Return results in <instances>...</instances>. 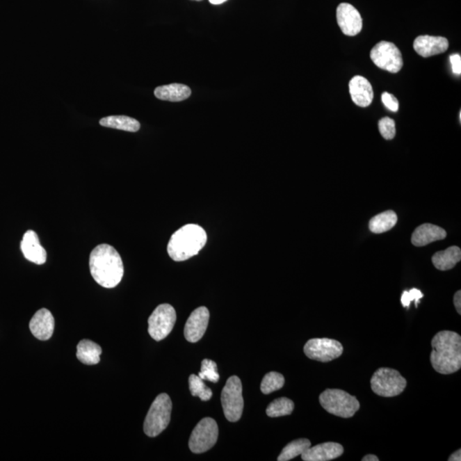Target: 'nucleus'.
<instances>
[{
    "instance_id": "f03ea898",
    "label": "nucleus",
    "mask_w": 461,
    "mask_h": 461,
    "mask_svg": "<svg viewBox=\"0 0 461 461\" xmlns=\"http://www.w3.org/2000/svg\"><path fill=\"white\" fill-rule=\"evenodd\" d=\"M430 363L436 372L448 375L461 367V337L455 332L442 331L434 336Z\"/></svg>"
},
{
    "instance_id": "20e7f679",
    "label": "nucleus",
    "mask_w": 461,
    "mask_h": 461,
    "mask_svg": "<svg viewBox=\"0 0 461 461\" xmlns=\"http://www.w3.org/2000/svg\"><path fill=\"white\" fill-rule=\"evenodd\" d=\"M320 403L329 414L344 419L353 417L359 410L356 397L339 389H325L320 396Z\"/></svg>"
},
{
    "instance_id": "4be33fe9",
    "label": "nucleus",
    "mask_w": 461,
    "mask_h": 461,
    "mask_svg": "<svg viewBox=\"0 0 461 461\" xmlns=\"http://www.w3.org/2000/svg\"><path fill=\"white\" fill-rule=\"evenodd\" d=\"M102 348L91 340H81L77 346V359L85 365H96L100 362Z\"/></svg>"
},
{
    "instance_id": "2f4dec72",
    "label": "nucleus",
    "mask_w": 461,
    "mask_h": 461,
    "mask_svg": "<svg viewBox=\"0 0 461 461\" xmlns=\"http://www.w3.org/2000/svg\"><path fill=\"white\" fill-rule=\"evenodd\" d=\"M382 102L385 104L386 108L392 112H397L399 110V102L394 95L389 92H384L381 96Z\"/></svg>"
},
{
    "instance_id": "e433bc0d",
    "label": "nucleus",
    "mask_w": 461,
    "mask_h": 461,
    "mask_svg": "<svg viewBox=\"0 0 461 461\" xmlns=\"http://www.w3.org/2000/svg\"><path fill=\"white\" fill-rule=\"evenodd\" d=\"M209 2L212 3V5H221V3H223L227 0H209Z\"/></svg>"
},
{
    "instance_id": "f257e3e1",
    "label": "nucleus",
    "mask_w": 461,
    "mask_h": 461,
    "mask_svg": "<svg viewBox=\"0 0 461 461\" xmlns=\"http://www.w3.org/2000/svg\"><path fill=\"white\" fill-rule=\"evenodd\" d=\"M89 267L92 278L104 288L118 286L124 275L121 256L113 246L107 243H102L92 250L90 254Z\"/></svg>"
},
{
    "instance_id": "9d476101",
    "label": "nucleus",
    "mask_w": 461,
    "mask_h": 461,
    "mask_svg": "<svg viewBox=\"0 0 461 461\" xmlns=\"http://www.w3.org/2000/svg\"><path fill=\"white\" fill-rule=\"evenodd\" d=\"M374 65L389 73H398L403 66L402 52L395 44L381 41L375 46L370 54Z\"/></svg>"
},
{
    "instance_id": "c85d7f7f",
    "label": "nucleus",
    "mask_w": 461,
    "mask_h": 461,
    "mask_svg": "<svg viewBox=\"0 0 461 461\" xmlns=\"http://www.w3.org/2000/svg\"><path fill=\"white\" fill-rule=\"evenodd\" d=\"M198 376L202 380H208L212 383H217L220 380V375L217 372L216 363L211 359H204L202 362L201 371L198 373Z\"/></svg>"
},
{
    "instance_id": "4c0bfd02",
    "label": "nucleus",
    "mask_w": 461,
    "mask_h": 461,
    "mask_svg": "<svg viewBox=\"0 0 461 461\" xmlns=\"http://www.w3.org/2000/svg\"><path fill=\"white\" fill-rule=\"evenodd\" d=\"M196 1H201V0H196Z\"/></svg>"
},
{
    "instance_id": "72a5a7b5",
    "label": "nucleus",
    "mask_w": 461,
    "mask_h": 461,
    "mask_svg": "<svg viewBox=\"0 0 461 461\" xmlns=\"http://www.w3.org/2000/svg\"><path fill=\"white\" fill-rule=\"evenodd\" d=\"M453 303H455V309L459 314H461V291L456 292L455 297H453Z\"/></svg>"
},
{
    "instance_id": "39448f33",
    "label": "nucleus",
    "mask_w": 461,
    "mask_h": 461,
    "mask_svg": "<svg viewBox=\"0 0 461 461\" xmlns=\"http://www.w3.org/2000/svg\"><path fill=\"white\" fill-rule=\"evenodd\" d=\"M172 407L170 397L164 393L154 401L144 423V432L148 437L159 436L170 425Z\"/></svg>"
},
{
    "instance_id": "0eeeda50",
    "label": "nucleus",
    "mask_w": 461,
    "mask_h": 461,
    "mask_svg": "<svg viewBox=\"0 0 461 461\" xmlns=\"http://www.w3.org/2000/svg\"><path fill=\"white\" fill-rule=\"evenodd\" d=\"M225 417L228 421L237 422L241 419L243 410V387L241 378L232 376L228 378L221 392Z\"/></svg>"
},
{
    "instance_id": "f8f14e48",
    "label": "nucleus",
    "mask_w": 461,
    "mask_h": 461,
    "mask_svg": "<svg viewBox=\"0 0 461 461\" xmlns=\"http://www.w3.org/2000/svg\"><path fill=\"white\" fill-rule=\"evenodd\" d=\"M337 21L344 35L355 36L362 29V17L359 11L350 3H340L337 9Z\"/></svg>"
},
{
    "instance_id": "2eb2a0df",
    "label": "nucleus",
    "mask_w": 461,
    "mask_h": 461,
    "mask_svg": "<svg viewBox=\"0 0 461 461\" xmlns=\"http://www.w3.org/2000/svg\"><path fill=\"white\" fill-rule=\"evenodd\" d=\"M21 250L26 259L37 265L47 261V251L40 245L38 235L33 230L25 232L21 242Z\"/></svg>"
},
{
    "instance_id": "dca6fc26",
    "label": "nucleus",
    "mask_w": 461,
    "mask_h": 461,
    "mask_svg": "<svg viewBox=\"0 0 461 461\" xmlns=\"http://www.w3.org/2000/svg\"><path fill=\"white\" fill-rule=\"evenodd\" d=\"M448 40L440 36H419L414 43L415 51L423 58L444 54L448 50Z\"/></svg>"
},
{
    "instance_id": "423d86ee",
    "label": "nucleus",
    "mask_w": 461,
    "mask_h": 461,
    "mask_svg": "<svg viewBox=\"0 0 461 461\" xmlns=\"http://www.w3.org/2000/svg\"><path fill=\"white\" fill-rule=\"evenodd\" d=\"M407 386V380L398 371L382 367L371 378V388L375 394L383 397H393L402 394Z\"/></svg>"
},
{
    "instance_id": "f3484780",
    "label": "nucleus",
    "mask_w": 461,
    "mask_h": 461,
    "mask_svg": "<svg viewBox=\"0 0 461 461\" xmlns=\"http://www.w3.org/2000/svg\"><path fill=\"white\" fill-rule=\"evenodd\" d=\"M343 453L342 445L329 442L307 448L301 456L305 461H329L339 458Z\"/></svg>"
},
{
    "instance_id": "a878e982",
    "label": "nucleus",
    "mask_w": 461,
    "mask_h": 461,
    "mask_svg": "<svg viewBox=\"0 0 461 461\" xmlns=\"http://www.w3.org/2000/svg\"><path fill=\"white\" fill-rule=\"evenodd\" d=\"M294 407V403L291 399L286 398V397H280V398L273 401L268 405L266 413H267L268 417H282V416L291 414Z\"/></svg>"
},
{
    "instance_id": "f704fd0d",
    "label": "nucleus",
    "mask_w": 461,
    "mask_h": 461,
    "mask_svg": "<svg viewBox=\"0 0 461 461\" xmlns=\"http://www.w3.org/2000/svg\"><path fill=\"white\" fill-rule=\"evenodd\" d=\"M461 460V451H455L449 456L448 461H460Z\"/></svg>"
},
{
    "instance_id": "aec40b11",
    "label": "nucleus",
    "mask_w": 461,
    "mask_h": 461,
    "mask_svg": "<svg viewBox=\"0 0 461 461\" xmlns=\"http://www.w3.org/2000/svg\"><path fill=\"white\" fill-rule=\"evenodd\" d=\"M154 95L161 100L181 102L192 95V90L186 85L175 83L156 88Z\"/></svg>"
},
{
    "instance_id": "a211bd4d",
    "label": "nucleus",
    "mask_w": 461,
    "mask_h": 461,
    "mask_svg": "<svg viewBox=\"0 0 461 461\" xmlns=\"http://www.w3.org/2000/svg\"><path fill=\"white\" fill-rule=\"evenodd\" d=\"M348 88L351 99L356 106L365 108L372 104L374 97L373 89L366 78L361 76L352 78Z\"/></svg>"
},
{
    "instance_id": "412c9836",
    "label": "nucleus",
    "mask_w": 461,
    "mask_h": 461,
    "mask_svg": "<svg viewBox=\"0 0 461 461\" xmlns=\"http://www.w3.org/2000/svg\"><path fill=\"white\" fill-rule=\"evenodd\" d=\"M461 260V250L459 247L452 246L447 250L439 251L432 257L435 268L440 271H448L455 267Z\"/></svg>"
},
{
    "instance_id": "ddd939ff",
    "label": "nucleus",
    "mask_w": 461,
    "mask_h": 461,
    "mask_svg": "<svg viewBox=\"0 0 461 461\" xmlns=\"http://www.w3.org/2000/svg\"><path fill=\"white\" fill-rule=\"evenodd\" d=\"M209 321V309L206 307H200L191 314L187 320L184 335L190 343H197L205 334Z\"/></svg>"
},
{
    "instance_id": "7c9ffc66",
    "label": "nucleus",
    "mask_w": 461,
    "mask_h": 461,
    "mask_svg": "<svg viewBox=\"0 0 461 461\" xmlns=\"http://www.w3.org/2000/svg\"><path fill=\"white\" fill-rule=\"evenodd\" d=\"M423 297L422 292L418 289H412L410 291H404L402 296V305L405 307H408L410 306V303L413 301H415L416 307L418 306L419 303V300Z\"/></svg>"
},
{
    "instance_id": "b1692460",
    "label": "nucleus",
    "mask_w": 461,
    "mask_h": 461,
    "mask_svg": "<svg viewBox=\"0 0 461 461\" xmlns=\"http://www.w3.org/2000/svg\"><path fill=\"white\" fill-rule=\"evenodd\" d=\"M397 216L394 211H387L373 217L369 223V228L373 234H383L392 229L397 223Z\"/></svg>"
},
{
    "instance_id": "4468645a",
    "label": "nucleus",
    "mask_w": 461,
    "mask_h": 461,
    "mask_svg": "<svg viewBox=\"0 0 461 461\" xmlns=\"http://www.w3.org/2000/svg\"><path fill=\"white\" fill-rule=\"evenodd\" d=\"M55 320L50 311L41 309L37 311L29 323V329L37 339L47 341L54 334Z\"/></svg>"
},
{
    "instance_id": "5701e85b",
    "label": "nucleus",
    "mask_w": 461,
    "mask_h": 461,
    "mask_svg": "<svg viewBox=\"0 0 461 461\" xmlns=\"http://www.w3.org/2000/svg\"><path fill=\"white\" fill-rule=\"evenodd\" d=\"M100 125L111 127L127 132H138L140 129V123L134 118L126 115H111L100 120Z\"/></svg>"
},
{
    "instance_id": "473e14b6",
    "label": "nucleus",
    "mask_w": 461,
    "mask_h": 461,
    "mask_svg": "<svg viewBox=\"0 0 461 461\" xmlns=\"http://www.w3.org/2000/svg\"><path fill=\"white\" fill-rule=\"evenodd\" d=\"M451 63L453 74L460 76L461 74V57L460 54H453L451 56Z\"/></svg>"
},
{
    "instance_id": "6ab92c4d",
    "label": "nucleus",
    "mask_w": 461,
    "mask_h": 461,
    "mask_svg": "<svg viewBox=\"0 0 461 461\" xmlns=\"http://www.w3.org/2000/svg\"><path fill=\"white\" fill-rule=\"evenodd\" d=\"M447 236V232L436 225L426 223L416 228L412 235V243L414 246L422 247L430 243L442 241Z\"/></svg>"
},
{
    "instance_id": "c9c22d12",
    "label": "nucleus",
    "mask_w": 461,
    "mask_h": 461,
    "mask_svg": "<svg viewBox=\"0 0 461 461\" xmlns=\"http://www.w3.org/2000/svg\"><path fill=\"white\" fill-rule=\"evenodd\" d=\"M380 459L374 455H367L362 458V461H378Z\"/></svg>"
},
{
    "instance_id": "9b49d317",
    "label": "nucleus",
    "mask_w": 461,
    "mask_h": 461,
    "mask_svg": "<svg viewBox=\"0 0 461 461\" xmlns=\"http://www.w3.org/2000/svg\"><path fill=\"white\" fill-rule=\"evenodd\" d=\"M303 350L307 357L314 361L329 362L342 355L343 347L334 339H313L307 341Z\"/></svg>"
},
{
    "instance_id": "6e6552de",
    "label": "nucleus",
    "mask_w": 461,
    "mask_h": 461,
    "mask_svg": "<svg viewBox=\"0 0 461 461\" xmlns=\"http://www.w3.org/2000/svg\"><path fill=\"white\" fill-rule=\"evenodd\" d=\"M219 429L215 419L204 418L197 423L189 439V448L194 453L209 451L218 439Z\"/></svg>"
},
{
    "instance_id": "cd10ccee",
    "label": "nucleus",
    "mask_w": 461,
    "mask_h": 461,
    "mask_svg": "<svg viewBox=\"0 0 461 461\" xmlns=\"http://www.w3.org/2000/svg\"><path fill=\"white\" fill-rule=\"evenodd\" d=\"M284 378L282 374L277 372H270L265 375L261 384V391L264 394H271L272 392L279 391L283 388Z\"/></svg>"
},
{
    "instance_id": "7ed1b4c3",
    "label": "nucleus",
    "mask_w": 461,
    "mask_h": 461,
    "mask_svg": "<svg viewBox=\"0 0 461 461\" xmlns=\"http://www.w3.org/2000/svg\"><path fill=\"white\" fill-rule=\"evenodd\" d=\"M207 243V234L196 224H187L176 231L168 243V253L175 261L197 256Z\"/></svg>"
},
{
    "instance_id": "c756f323",
    "label": "nucleus",
    "mask_w": 461,
    "mask_h": 461,
    "mask_svg": "<svg viewBox=\"0 0 461 461\" xmlns=\"http://www.w3.org/2000/svg\"><path fill=\"white\" fill-rule=\"evenodd\" d=\"M378 129H380L382 137L385 140H391L396 136V123L391 118H382L378 122Z\"/></svg>"
},
{
    "instance_id": "1a4fd4ad",
    "label": "nucleus",
    "mask_w": 461,
    "mask_h": 461,
    "mask_svg": "<svg viewBox=\"0 0 461 461\" xmlns=\"http://www.w3.org/2000/svg\"><path fill=\"white\" fill-rule=\"evenodd\" d=\"M176 318L173 306L168 303L159 305L149 318V334L156 341L166 339L175 327Z\"/></svg>"
},
{
    "instance_id": "bb28decb",
    "label": "nucleus",
    "mask_w": 461,
    "mask_h": 461,
    "mask_svg": "<svg viewBox=\"0 0 461 461\" xmlns=\"http://www.w3.org/2000/svg\"><path fill=\"white\" fill-rule=\"evenodd\" d=\"M189 388L192 395L200 397L202 402H208L212 398L213 392L211 389L206 386L204 380L198 375L197 376L195 374L191 375L189 377Z\"/></svg>"
},
{
    "instance_id": "393cba45",
    "label": "nucleus",
    "mask_w": 461,
    "mask_h": 461,
    "mask_svg": "<svg viewBox=\"0 0 461 461\" xmlns=\"http://www.w3.org/2000/svg\"><path fill=\"white\" fill-rule=\"evenodd\" d=\"M311 447V442L306 438L292 441L283 448L278 457L279 461H288L301 455L303 452Z\"/></svg>"
}]
</instances>
